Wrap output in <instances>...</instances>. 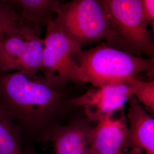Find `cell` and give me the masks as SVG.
<instances>
[{
    "mask_svg": "<svg viewBox=\"0 0 154 154\" xmlns=\"http://www.w3.org/2000/svg\"><path fill=\"white\" fill-rule=\"evenodd\" d=\"M62 93L43 77H29L21 72L0 73V105L25 133L44 132L60 103Z\"/></svg>",
    "mask_w": 154,
    "mask_h": 154,
    "instance_id": "obj_1",
    "label": "cell"
},
{
    "mask_svg": "<svg viewBox=\"0 0 154 154\" xmlns=\"http://www.w3.org/2000/svg\"><path fill=\"white\" fill-rule=\"evenodd\" d=\"M75 60L85 75L86 82L94 87L126 82L146 72L154 73V59H146L102 42L86 50L81 49Z\"/></svg>",
    "mask_w": 154,
    "mask_h": 154,
    "instance_id": "obj_2",
    "label": "cell"
},
{
    "mask_svg": "<svg viewBox=\"0 0 154 154\" xmlns=\"http://www.w3.org/2000/svg\"><path fill=\"white\" fill-rule=\"evenodd\" d=\"M54 22L81 49L105 40L114 48L110 17L103 0H72L62 4Z\"/></svg>",
    "mask_w": 154,
    "mask_h": 154,
    "instance_id": "obj_3",
    "label": "cell"
},
{
    "mask_svg": "<svg viewBox=\"0 0 154 154\" xmlns=\"http://www.w3.org/2000/svg\"><path fill=\"white\" fill-rule=\"evenodd\" d=\"M110 17L114 48L152 58L154 44L142 0H103Z\"/></svg>",
    "mask_w": 154,
    "mask_h": 154,
    "instance_id": "obj_4",
    "label": "cell"
},
{
    "mask_svg": "<svg viewBox=\"0 0 154 154\" xmlns=\"http://www.w3.org/2000/svg\"><path fill=\"white\" fill-rule=\"evenodd\" d=\"M45 26L41 71L46 82L54 88L67 82H86L82 70L75 60L81 49L57 28L53 18Z\"/></svg>",
    "mask_w": 154,
    "mask_h": 154,
    "instance_id": "obj_5",
    "label": "cell"
},
{
    "mask_svg": "<svg viewBox=\"0 0 154 154\" xmlns=\"http://www.w3.org/2000/svg\"><path fill=\"white\" fill-rule=\"evenodd\" d=\"M43 39L23 23L12 28L0 40V73L11 70L35 77L42 68Z\"/></svg>",
    "mask_w": 154,
    "mask_h": 154,
    "instance_id": "obj_6",
    "label": "cell"
},
{
    "mask_svg": "<svg viewBox=\"0 0 154 154\" xmlns=\"http://www.w3.org/2000/svg\"><path fill=\"white\" fill-rule=\"evenodd\" d=\"M132 96V88L128 83H116L95 87L72 99L70 103L83 108L89 121L97 122L105 116L123 111Z\"/></svg>",
    "mask_w": 154,
    "mask_h": 154,
    "instance_id": "obj_7",
    "label": "cell"
},
{
    "mask_svg": "<svg viewBox=\"0 0 154 154\" xmlns=\"http://www.w3.org/2000/svg\"><path fill=\"white\" fill-rule=\"evenodd\" d=\"M109 114L97 122L90 134V150L97 154H142L128 147V126L123 111Z\"/></svg>",
    "mask_w": 154,
    "mask_h": 154,
    "instance_id": "obj_8",
    "label": "cell"
},
{
    "mask_svg": "<svg viewBox=\"0 0 154 154\" xmlns=\"http://www.w3.org/2000/svg\"><path fill=\"white\" fill-rule=\"evenodd\" d=\"M128 147L143 154H154V119L137 99H129Z\"/></svg>",
    "mask_w": 154,
    "mask_h": 154,
    "instance_id": "obj_9",
    "label": "cell"
},
{
    "mask_svg": "<svg viewBox=\"0 0 154 154\" xmlns=\"http://www.w3.org/2000/svg\"><path fill=\"white\" fill-rule=\"evenodd\" d=\"M91 129L79 122L53 127L49 138L53 145V154H88Z\"/></svg>",
    "mask_w": 154,
    "mask_h": 154,
    "instance_id": "obj_10",
    "label": "cell"
},
{
    "mask_svg": "<svg viewBox=\"0 0 154 154\" xmlns=\"http://www.w3.org/2000/svg\"><path fill=\"white\" fill-rule=\"evenodd\" d=\"M9 3L18 4L21 7L20 14L22 21L33 27L40 34L42 28L53 15L57 13L60 0H9Z\"/></svg>",
    "mask_w": 154,
    "mask_h": 154,
    "instance_id": "obj_11",
    "label": "cell"
},
{
    "mask_svg": "<svg viewBox=\"0 0 154 154\" xmlns=\"http://www.w3.org/2000/svg\"><path fill=\"white\" fill-rule=\"evenodd\" d=\"M0 154H25L21 130L1 105Z\"/></svg>",
    "mask_w": 154,
    "mask_h": 154,
    "instance_id": "obj_12",
    "label": "cell"
},
{
    "mask_svg": "<svg viewBox=\"0 0 154 154\" xmlns=\"http://www.w3.org/2000/svg\"><path fill=\"white\" fill-rule=\"evenodd\" d=\"M131 87L132 96L144 106V108L151 114L154 111V83L153 81H143L137 78H132L128 81Z\"/></svg>",
    "mask_w": 154,
    "mask_h": 154,
    "instance_id": "obj_13",
    "label": "cell"
},
{
    "mask_svg": "<svg viewBox=\"0 0 154 154\" xmlns=\"http://www.w3.org/2000/svg\"><path fill=\"white\" fill-rule=\"evenodd\" d=\"M23 23L11 3L0 0V40L12 28Z\"/></svg>",
    "mask_w": 154,
    "mask_h": 154,
    "instance_id": "obj_14",
    "label": "cell"
},
{
    "mask_svg": "<svg viewBox=\"0 0 154 154\" xmlns=\"http://www.w3.org/2000/svg\"><path fill=\"white\" fill-rule=\"evenodd\" d=\"M147 20L152 27L154 23V0H142Z\"/></svg>",
    "mask_w": 154,
    "mask_h": 154,
    "instance_id": "obj_15",
    "label": "cell"
},
{
    "mask_svg": "<svg viewBox=\"0 0 154 154\" xmlns=\"http://www.w3.org/2000/svg\"><path fill=\"white\" fill-rule=\"evenodd\" d=\"M88 154H97L96 153H95V152H93L92 151H91L90 150V151L89 152V153H88Z\"/></svg>",
    "mask_w": 154,
    "mask_h": 154,
    "instance_id": "obj_16",
    "label": "cell"
},
{
    "mask_svg": "<svg viewBox=\"0 0 154 154\" xmlns=\"http://www.w3.org/2000/svg\"><path fill=\"white\" fill-rule=\"evenodd\" d=\"M1 1H4V2H9V0H1Z\"/></svg>",
    "mask_w": 154,
    "mask_h": 154,
    "instance_id": "obj_17",
    "label": "cell"
}]
</instances>
